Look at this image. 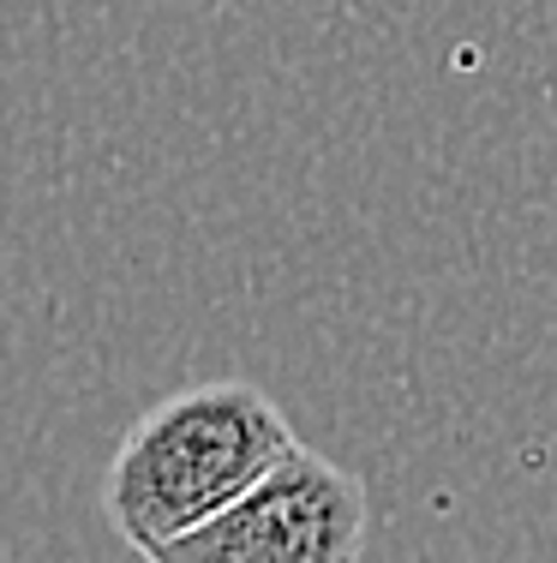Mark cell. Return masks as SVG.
Masks as SVG:
<instances>
[{"instance_id":"1","label":"cell","mask_w":557,"mask_h":563,"mask_svg":"<svg viewBox=\"0 0 557 563\" xmlns=\"http://www.w3.org/2000/svg\"><path fill=\"white\" fill-rule=\"evenodd\" d=\"M294 444L288 413L258 384H186L132 420L102 474V516L144 558L258 486Z\"/></svg>"},{"instance_id":"2","label":"cell","mask_w":557,"mask_h":563,"mask_svg":"<svg viewBox=\"0 0 557 563\" xmlns=\"http://www.w3.org/2000/svg\"><path fill=\"white\" fill-rule=\"evenodd\" d=\"M366 486L342 462L294 444L234 504L163 540L144 563H360Z\"/></svg>"}]
</instances>
